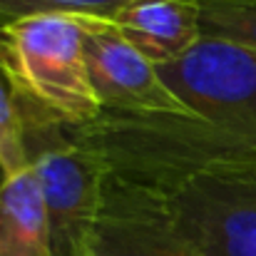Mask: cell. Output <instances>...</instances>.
Wrapping results in <instances>:
<instances>
[{
    "label": "cell",
    "mask_w": 256,
    "mask_h": 256,
    "mask_svg": "<svg viewBox=\"0 0 256 256\" xmlns=\"http://www.w3.org/2000/svg\"><path fill=\"white\" fill-rule=\"evenodd\" d=\"M134 0H0V25L35 15H80L112 20Z\"/></svg>",
    "instance_id": "10"
},
{
    "label": "cell",
    "mask_w": 256,
    "mask_h": 256,
    "mask_svg": "<svg viewBox=\"0 0 256 256\" xmlns=\"http://www.w3.org/2000/svg\"><path fill=\"white\" fill-rule=\"evenodd\" d=\"M0 256H55L38 174H0Z\"/></svg>",
    "instance_id": "8"
},
{
    "label": "cell",
    "mask_w": 256,
    "mask_h": 256,
    "mask_svg": "<svg viewBox=\"0 0 256 256\" xmlns=\"http://www.w3.org/2000/svg\"><path fill=\"white\" fill-rule=\"evenodd\" d=\"M204 38L232 40L256 50V0H199Z\"/></svg>",
    "instance_id": "9"
},
{
    "label": "cell",
    "mask_w": 256,
    "mask_h": 256,
    "mask_svg": "<svg viewBox=\"0 0 256 256\" xmlns=\"http://www.w3.org/2000/svg\"><path fill=\"white\" fill-rule=\"evenodd\" d=\"M30 167L38 174L55 256H80L100 216L110 167L65 127H25Z\"/></svg>",
    "instance_id": "3"
},
{
    "label": "cell",
    "mask_w": 256,
    "mask_h": 256,
    "mask_svg": "<svg viewBox=\"0 0 256 256\" xmlns=\"http://www.w3.org/2000/svg\"><path fill=\"white\" fill-rule=\"evenodd\" d=\"M30 167L25 147V127L12 92L0 72V174L12 176Z\"/></svg>",
    "instance_id": "11"
},
{
    "label": "cell",
    "mask_w": 256,
    "mask_h": 256,
    "mask_svg": "<svg viewBox=\"0 0 256 256\" xmlns=\"http://www.w3.org/2000/svg\"><path fill=\"white\" fill-rule=\"evenodd\" d=\"M176 100L199 120L256 140V50L202 38L186 55L160 68Z\"/></svg>",
    "instance_id": "4"
},
{
    "label": "cell",
    "mask_w": 256,
    "mask_h": 256,
    "mask_svg": "<svg viewBox=\"0 0 256 256\" xmlns=\"http://www.w3.org/2000/svg\"><path fill=\"white\" fill-rule=\"evenodd\" d=\"M0 72L22 127L82 130L104 114L87 70L80 15H35L0 25Z\"/></svg>",
    "instance_id": "1"
},
{
    "label": "cell",
    "mask_w": 256,
    "mask_h": 256,
    "mask_svg": "<svg viewBox=\"0 0 256 256\" xmlns=\"http://www.w3.org/2000/svg\"><path fill=\"white\" fill-rule=\"evenodd\" d=\"M110 22L157 68L179 60L204 38L199 0H134Z\"/></svg>",
    "instance_id": "7"
},
{
    "label": "cell",
    "mask_w": 256,
    "mask_h": 256,
    "mask_svg": "<svg viewBox=\"0 0 256 256\" xmlns=\"http://www.w3.org/2000/svg\"><path fill=\"white\" fill-rule=\"evenodd\" d=\"M140 184L157 192L176 232L202 256H256L254 172H176Z\"/></svg>",
    "instance_id": "2"
},
{
    "label": "cell",
    "mask_w": 256,
    "mask_h": 256,
    "mask_svg": "<svg viewBox=\"0 0 256 256\" xmlns=\"http://www.w3.org/2000/svg\"><path fill=\"white\" fill-rule=\"evenodd\" d=\"M80 256H202L147 184L110 172L100 216Z\"/></svg>",
    "instance_id": "6"
},
{
    "label": "cell",
    "mask_w": 256,
    "mask_h": 256,
    "mask_svg": "<svg viewBox=\"0 0 256 256\" xmlns=\"http://www.w3.org/2000/svg\"><path fill=\"white\" fill-rule=\"evenodd\" d=\"M82 25L87 70L104 114L196 117L167 87L160 68L134 50L110 20L82 18Z\"/></svg>",
    "instance_id": "5"
}]
</instances>
